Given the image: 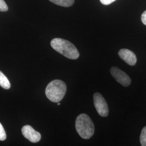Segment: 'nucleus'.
<instances>
[{
  "mask_svg": "<svg viewBox=\"0 0 146 146\" xmlns=\"http://www.w3.org/2000/svg\"><path fill=\"white\" fill-rule=\"evenodd\" d=\"M94 106L98 114L102 117H107L109 113L107 103L102 95L99 93H96L93 96Z\"/></svg>",
  "mask_w": 146,
  "mask_h": 146,
  "instance_id": "4",
  "label": "nucleus"
},
{
  "mask_svg": "<svg viewBox=\"0 0 146 146\" xmlns=\"http://www.w3.org/2000/svg\"><path fill=\"white\" fill-rule=\"evenodd\" d=\"M50 44L55 50L66 58L76 60L80 56L77 48L73 43L67 40L60 38H55L52 40Z\"/></svg>",
  "mask_w": 146,
  "mask_h": 146,
  "instance_id": "1",
  "label": "nucleus"
},
{
  "mask_svg": "<svg viewBox=\"0 0 146 146\" xmlns=\"http://www.w3.org/2000/svg\"><path fill=\"white\" fill-rule=\"evenodd\" d=\"M22 133L25 138L33 143L38 142L41 139V134L35 131L31 125L23 126L22 128Z\"/></svg>",
  "mask_w": 146,
  "mask_h": 146,
  "instance_id": "6",
  "label": "nucleus"
},
{
  "mask_svg": "<svg viewBox=\"0 0 146 146\" xmlns=\"http://www.w3.org/2000/svg\"><path fill=\"white\" fill-rule=\"evenodd\" d=\"M102 4L104 5H109L113 2H114L116 0H100Z\"/></svg>",
  "mask_w": 146,
  "mask_h": 146,
  "instance_id": "13",
  "label": "nucleus"
},
{
  "mask_svg": "<svg viewBox=\"0 0 146 146\" xmlns=\"http://www.w3.org/2000/svg\"><path fill=\"white\" fill-rule=\"evenodd\" d=\"M7 138L6 133L3 127L0 123V141H4Z\"/></svg>",
  "mask_w": 146,
  "mask_h": 146,
  "instance_id": "11",
  "label": "nucleus"
},
{
  "mask_svg": "<svg viewBox=\"0 0 146 146\" xmlns=\"http://www.w3.org/2000/svg\"><path fill=\"white\" fill-rule=\"evenodd\" d=\"M0 86L5 89H9L11 88V84L8 79L0 71Z\"/></svg>",
  "mask_w": 146,
  "mask_h": 146,
  "instance_id": "8",
  "label": "nucleus"
},
{
  "mask_svg": "<svg viewBox=\"0 0 146 146\" xmlns=\"http://www.w3.org/2000/svg\"><path fill=\"white\" fill-rule=\"evenodd\" d=\"M67 91L66 84L61 80H53L47 85L46 95L52 102L57 103L63 99Z\"/></svg>",
  "mask_w": 146,
  "mask_h": 146,
  "instance_id": "3",
  "label": "nucleus"
},
{
  "mask_svg": "<svg viewBox=\"0 0 146 146\" xmlns=\"http://www.w3.org/2000/svg\"><path fill=\"white\" fill-rule=\"evenodd\" d=\"M140 140L141 146H146V126L141 131Z\"/></svg>",
  "mask_w": 146,
  "mask_h": 146,
  "instance_id": "10",
  "label": "nucleus"
},
{
  "mask_svg": "<svg viewBox=\"0 0 146 146\" xmlns=\"http://www.w3.org/2000/svg\"><path fill=\"white\" fill-rule=\"evenodd\" d=\"M141 21L146 26V11H145L141 15Z\"/></svg>",
  "mask_w": 146,
  "mask_h": 146,
  "instance_id": "14",
  "label": "nucleus"
},
{
  "mask_svg": "<svg viewBox=\"0 0 146 146\" xmlns=\"http://www.w3.org/2000/svg\"><path fill=\"white\" fill-rule=\"evenodd\" d=\"M75 128L78 135L84 139H89L94 135L95 128L93 122L86 114H81L77 117Z\"/></svg>",
  "mask_w": 146,
  "mask_h": 146,
  "instance_id": "2",
  "label": "nucleus"
},
{
  "mask_svg": "<svg viewBox=\"0 0 146 146\" xmlns=\"http://www.w3.org/2000/svg\"><path fill=\"white\" fill-rule=\"evenodd\" d=\"M56 5L64 7H69L73 5L75 0H49Z\"/></svg>",
  "mask_w": 146,
  "mask_h": 146,
  "instance_id": "9",
  "label": "nucleus"
},
{
  "mask_svg": "<svg viewBox=\"0 0 146 146\" xmlns=\"http://www.w3.org/2000/svg\"><path fill=\"white\" fill-rule=\"evenodd\" d=\"M110 74L115 80L124 87H128L131 84V78L129 76L116 67H113L110 70Z\"/></svg>",
  "mask_w": 146,
  "mask_h": 146,
  "instance_id": "5",
  "label": "nucleus"
},
{
  "mask_svg": "<svg viewBox=\"0 0 146 146\" xmlns=\"http://www.w3.org/2000/svg\"><path fill=\"white\" fill-rule=\"evenodd\" d=\"M8 10V7L4 0H0V11H7Z\"/></svg>",
  "mask_w": 146,
  "mask_h": 146,
  "instance_id": "12",
  "label": "nucleus"
},
{
  "mask_svg": "<svg viewBox=\"0 0 146 146\" xmlns=\"http://www.w3.org/2000/svg\"><path fill=\"white\" fill-rule=\"evenodd\" d=\"M58 106L60 105V103H58Z\"/></svg>",
  "mask_w": 146,
  "mask_h": 146,
  "instance_id": "15",
  "label": "nucleus"
},
{
  "mask_svg": "<svg viewBox=\"0 0 146 146\" xmlns=\"http://www.w3.org/2000/svg\"><path fill=\"white\" fill-rule=\"evenodd\" d=\"M119 55L121 59L131 66L135 65L137 58L135 54L127 49H122L119 52Z\"/></svg>",
  "mask_w": 146,
  "mask_h": 146,
  "instance_id": "7",
  "label": "nucleus"
}]
</instances>
